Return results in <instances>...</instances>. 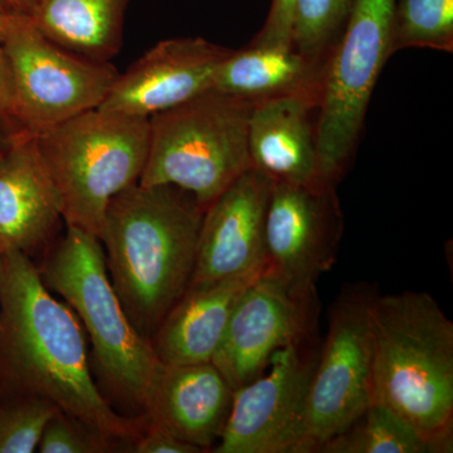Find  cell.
<instances>
[{"instance_id":"cell-25","label":"cell","mask_w":453,"mask_h":453,"mask_svg":"<svg viewBox=\"0 0 453 453\" xmlns=\"http://www.w3.org/2000/svg\"><path fill=\"white\" fill-rule=\"evenodd\" d=\"M41 453H103L112 445L81 422L58 411L47 423L38 445Z\"/></svg>"},{"instance_id":"cell-12","label":"cell","mask_w":453,"mask_h":453,"mask_svg":"<svg viewBox=\"0 0 453 453\" xmlns=\"http://www.w3.org/2000/svg\"><path fill=\"white\" fill-rule=\"evenodd\" d=\"M335 187L273 181L265 220L267 268L308 283L332 270L342 234Z\"/></svg>"},{"instance_id":"cell-16","label":"cell","mask_w":453,"mask_h":453,"mask_svg":"<svg viewBox=\"0 0 453 453\" xmlns=\"http://www.w3.org/2000/svg\"><path fill=\"white\" fill-rule=\"evenodd\" d=\"M234 393L211 362L164 365L144 417L179 440L211 452L225 428Z\"/></svg>"},{"instance_id":"cell-6","label":"cell","mask_w":453,"mask_h":453,"mask_svg":"<svg viewBox=\"0 0 453 453\" xmlns=\"http://www.w3.org/2000/svg\"><path fill=\"white\" fill-rule=\"evenodd\" d=\"M252 104L207 89L149 118L148 157L139 184L173 186L205 211L247 170Z\"/></svg>"},{"instance_id":"cell-11","label":"cell","mask_w":453,"mask_h":453,"mask_svg":"<svg viewBox=\"0 0 453 453\" xmlns=\"http://www.w3.org/2000/svg\"><path fill=\"white\" fill-rule=\"evenodd\" d=\"M318 334L277 351L267 372L235 389L216 453H301Z\"/></svg>"},{"instance_id":"cell-15","label":"cell","mask_w":453,"mask_h":453,"mask_svg":"<svg viewBox=\"0 0 453 453\" xmlns=\"http://www.w3.org/2000/svg\"><path fill=\"white\" fill-rule=\"evenodd\" d=\"M64 222L58 196L32 134H14L0 154V252L31 257L50 247Z\"/></svg>"},{"instance_id":"cell-31","label":"cell","mask_w":453,"mask_h":453,"mask_svg":"<svg viewBox=\"0 0 453 453\" xmlns=\"http://www.w3.org/2000/svg\"><path fill=\"white\" fill-rule=\"evenodd\" d=\"M13 135L14 134H9L7 131L0 129V154L5 150Z\"/></svg>"},{"instance_id":"cell-1","label":"cell","mask_w":453,"mask_h":453,"mask_svg":"<svg viewBox=\"0 0 453 453\" xmlns=\"http://www.w3.org/2000/svg\"><path fill=\"white\" fill-rule=\"evenodd\" d=\"M38 395L106 440L130 449L145 418L122 416L95 383L81 321L53 296L32 258L0 253V396Z\"/></svg>"},{"instance_id":"cell-4","label":"cell","mask_w":453,"mask_h":453,"mask_svg":"<svg viewBox=\"0 0 453 453\" xmlns=\"http://www.w3.org/2000/svg\"><path fill=\"white\" fill-rule=\"evenodd\" d=\"M42 281L65 303L85 326L98 380L120 403L144 417L149 395L164 365L150 339L134 327L107 273L105 252L96 235L67 226L61 240L50 244Z\"/></svg>"},{"instance_id":"cell-14","label":"cell","mask_w":453,"mask_h":453,"mask_svg":"<svg viewBox=\"0 0 453 453\" xmlns=\"http://www.w3.org/2000/svg\"><path fill=\"white\" fill-rule=\"evenodd\" d=\"M273 183L258 170H247L205 208L190 285L264 270L265 220Z\"/></svg>"},{"instance_id":"cell-17","label":"cell","mask_w":453,"mask_h":453,"mask_svg":"<svg viewBox=\"0 0 453 453\" xmlns=\"http://www.w3.org/2000/svg\"><path fill=\"white\" fill-rule=\"evenodd\" d=\"M316 106L305 98L283 97L253 106L249 124L252 168L273 181L329 186L316 149Z\"/></svg>"},{"instance_id":"cell-13","label":"cell","mask_w":453,"mask_h":453,"mask_svg":"<svg viewBox=\"0 0 453 453\" xmlns=\"http://www.w3.org/2000/svg\"><path fill=\"white\" fill-rule=\"evenodd\" d=\"M232 50L204 38H172L155 44L119 73L98 109L150 118L207 89Z\"/></svg>"},{"instance_id":"cell-3","label":"cell","mask_w":453,"mask_h":453,"mask_svg":"<svg viewBox=\"0 0 453 453\" xmlns=\"http://www.w3.org/2000/svg\"><path fill=\"white\" fill-rule=\"evenodd\" d=\"M372 395L412 426L431 452H451L453 323L427 292L375 294Z\"/></svg>"},{"instance_id":"cell-21","label":"cell","mask_w":453,"mask_h":453,"mask_svg":"<svg viewBox=\"0 0 453 453\" xmlns=\"http://www.w3.org/2000/svg\"><path fill=\"white\" fill-rule=\"evenodd\" d=\"M319 453H427L429 445L403 418L372 403L356 422L318 449Z\"/></svg>"},{"instance_id":"cell-8","label":"cell","mask_w":453,"mask_h":453,"mask_svg":"<svg viewBox=\"0 0 453 453\" xmlns=\"http://www.w3.org/2000/svg\"><path fill=\"white\" fill-rule=\"evenodd\" d=\"M375 292L365 283L340 292L329 312V329L306 401L301 453L319 447L356 422L374 403L371 305Z\"/></svg>"},{"instance_id":"cell-27","label":"cell","mask_w":453,"mask_h":453,"mask_svg":"<svg viewBox=\"0 0 453 453\" xmlns=\"http://www.w3.org/2000/svg\"><path fill=\"white\" fill-rule=\"evenodd\" d=\"M135 453H201V449L179 440L159 426L146 421L140 436L130 446Z\"/></svg>"},{"instance_id":"cell-20","label":"cell","mask_w":453,"mask_h":453,"mask_svg":"<svg viewBox=\"0 0 453 453\" xmlns=\"http://www.w3.org/2000/svg\"><path fill=\"white\" fill-rule=\"evenodd\" d=\"M131 0H41L32 23L53 43L94 61L111 62L124 44Z\"/></svg>"},{"instance_id":"cell-22","label":"cell","mask_w":453,"mask_h":453,"mask_svg":"<svg viewBox=\"0 0 453 453\" xmlns=\"http://www.w3.org/2000/svg\"><path fill=\"white\" fill-rule=\"evenodd\" d=\"M413 47L453 52V0H395L392 52Z\"/></svg>"},{"instance_id":"cell-7","label":"cell","mask_w":453,"mask_h":453,"mask_svg":"<svg viewBox=\"0 0 453 453\" xmlns=\"http://www.w3.org/2000/svg\"><path fill=\"white\" fill-rule=\"evenodd\" d=\"M395 0H354L339 41L324 65L315 120L321 172L334 186L356 151L381 68L392 52Z\"/></svg>"},{"instance_id":"cell-26","label":"cell","mask_w":453,"mask_h":453,"mask_svg":"<svg viewBox=\"0 0 453 453\" xmlns=\"http://www.w3.org/2000/svg\"><path fill=\"white\" fill-rule=\"evenodd\" d=\"M295 0H273L266 22L251 41L256 44H291Z\"/></svg>"},{"instance_id":"cell-24","label":"cell","mask_w":453,"mask_h":453,"mask_svg":"<svg viewBox=\"0 0 453 453\" xmlns=\"http://www.w3.org/2000/svg\"><path fill=\"white\" fill-rule=\"evenodd\" d=\"M58 411L38 395L0 396V453L37 451L47 423Z\"/></svg>"},{"instance_id":"cell-23","label":"cell","mask_w":453,"mask_h":453,"mask_svg":"<svg viewBox=\"0 0 453 453\" xmlns=\"http://www.w3.org/2000/svg\"><path fill=\"white\" fill-rule=\"evenodd\" d=\"M354 0H295L292 46L315 64L325 65L350 16Z\"/></svg>"},{"instance_id":"cell-28","label":"cell","mask_w":453,"mask_h":453,"mask_svg":"<svg viewBox=\"0 0 453 453\" xmlns=\"http://www.w3.org/2000/svg\"><path fill=\"white\" fill-rule=\"evenodd\" d=\"M0 129L9 134L23 131L16 120L13 71L3 43H0Z\"/></svg>"},{"instance_id":"cell-32","label":"cell","mask_w":453,"mask_h":453,"mask_svg":"<svg viewBox=\"0 0 453 453\" xmlns=\"http://www.w3.org/2000/svg\"><path fill=\"white\" fill-rule=\"evenodd\" d=\"M0 253H2V252H0Z\"/></svg>"},{"instance_id":"cell-30","label":"cell","mask_w":453,"mask_h":453,"mask_svg":"<svg viewBox=\"0 0 453 453\" xmlns=\"http://www.w3.org/2000/svg\"><path fill=\"white\" fill-rule=\"evenodd\" d=\"M12 18L13 17L7 16V14L0 9V43H3L5 37H7L8 29L12 23Z\"/></svg>"},{"instance_id":"cell-2","label":"cell","mask_w":453,"mask_h":453,"mask_svg":"<svg viewBox=\"0 0 453 453\" xmlns=\"http://www.w3.org/2000/svg\"><path fill=\"white\" fill-rule=\"evenodd\" d=\"M180 190L127 188L107 205L98 235L122 309L148 339L189 288L195 271L204 210Z\"/></svg>"},{"instance_id":"cell-19","label":"cell","mask_w":453,"mask_h":453,"mask_svg":"<svg viewBox=\"0 0 453 453\" xmlns=\"http://www.w3.org/2000/svg\"><path fill=\"white\" fill-rule=\"evenodd\" d=\"M324 65L315 64L291 44L250 43L220 64L213 88L257 105L264 101L301 97L320 101Z\"/></svg>"},{"instance_id":"cell-5","label":"cell","mask_w":453,"mask_h":453,"mask_svg":"<svg viewBox=\"0 0 453 453\" xmlns=\"http://www.w3.org/2000/svg\"><path fill=\"white\" fill-rule=\"evenodd\" d=\"M35 139L65 226L98 238L110 201L142 177L149 118L95 109Z\"/></svg>"},{"instance_id":"cell-29","label":"cell","mask_w":453,"mask_h":453,"mask_svg":"<svg viewBox=\"0 0 453 453\" xmlns=\"http://www.w3.org/2000/svg\"><path fill=\"white\" fill-rule=\"evenodd\" d=\"M40 3L41 0H0V9L7 16L32 19Z\"/></svg>"},{"instance_id":"cell-10","label":"cell","mask_w":453,"mask_h":453,"mask_svg":"<svg viewBox=\"0 0 453 453\" xmlns=\"http://www.w3.org/2000/svg\"><path fill=\"white\" fill-rule=\"evenodd\" d=\"M315 283L294 281L265 266L235 303L211 363L232 389L266 371L277 351L318 334Z\"/></svg>"},{"instance_id":"cell-9","label":"cell","mask_w":453,"mask_h":453,"mask_svg":"<svg viewBox=\"0 0 453 453\" xmlns=\"http://www.w3.org/2000/svg\"><path fill=\"white\" fill-rule=\"evenodd\" d=\"M3 46L13 71L17 124L35 136L98 109L120 73L111 62L53 43L29 18H12Z\"/></svg>"},{"instance_id":"cell-18","label":"cell","mask_w":453,"mask_h":453,"mask_svg":"<svg viewBox=\"0 0 453 453\" xmlns=\"http://www.w3.org/2000/svg\"><path fill=\"white\" fill-rule=\"evenodd\" d=\"M262 271L189 285L151 336L159 362L168 366L211 362L235 303Z\"/></svg>"}]
</instances>
